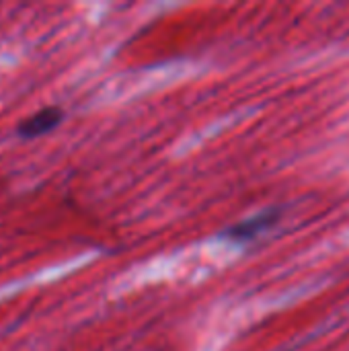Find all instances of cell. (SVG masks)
Listing matches in <instances>:
<instances>
[{"mask_svg": "<svg viewBox=\"0 0 349 351\" xmlns=\"http://www.w3.org/2000/svg\"><path fill=\"white\" fill-rule=\"evenodd\" d=\"M278 220H280V212H276V210L263 212V214H257L249 220H243V222L226 228L224 237L230 241H237V243H247V241H253L255 237H259L261 232L269 230L272 226H276Z\"/></svg>", "mask_w": 349, "mask_h": 351, "instance_id": "cell-2", "label": "cell"}, {"mask_svg": "<svg viewBox=\"0 0 349 351\" xmlns=\"http://www.w3.org/2000/svg\"><path fill=\"white\" fill-rule=\"evenodd\" d=\"M62 119H64V111L60 107H45V109L37 111L35 115L27 117L25 121H21L16 128V134L27 140L39 138V136L56 130L62 123Z\"/></svg>", "mask_w": 349, "mask_h": 351, "instance_id": "cell-1", "label": "cell"}]
</instances>
